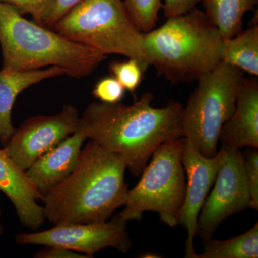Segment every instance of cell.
I'll return each mask as SVG.
<instances>
[{
  "mask_svg": "<svg viewBox=\"0 0 258 258\" xmlns=\"http://www.w3.org/2000/svg\"><path fill=\"white\" fill-rule=\"evenodd\" d=\"M153 101L152 93H146L131 105L94 102L81 117L79 128L87 139L120 154L135 177L161 144L183 137L184 106L170 99L155 108Z\"/></svg>",
  "mask_w": 258,
  "mask_h": 258,
  "instance_id": "cell-1",
  "label": "cell"
},
{
  "mask_svg": "<svg viewBox=\"0 0 258 258\" xmlns=\"http://www.w3.org/2000/svg\"><path fill=\"white\" fill-rule=\"evenodd\" d=\"M126 163L120 154L88 139L74 171L42 199L53 225L110 220L126 203Z\"/></svg>",
  "mask_w": 258,
  "mask_h": 258,
  "instance_id": "cell-2",
  "label": "cell"
},
{
  "mask_svg": "<svg viewBox=\"0 0 258 258\" xmlns=\"http://www.w3.org/2000/svg\"><path fill=\"white\" fill-rule=\"evenodd\" d=\"M149 66L169 82L191 83L221 62L224 39L205 12L195 8L144 33Z\"/></svg>",
  "mask_w": 258,
  "mask_h": 258,
  "instance_id": "cell-3",
  "label": "cell"
},
{
  "mask_svg": "<svg viewBox=\"0 0 258 258\" xmlns=\"http://www.w3.org/2000/svg\"><path fill=\"white\" fill-rule=\"evenodd\" d=\"M0 45L3 69L9 71L57 67L70 77L81 79L106 58L99 51L29 21L15 7L1 0Z\"/></svg>",
  "mask_w": 258,
  "mask_h": 258,
  "instance_id": "cell-4",
  "label": "cell"
},
{
  "mask_svg": "<svg viewBox=\"0 0 258 258\" xmlns=\"http://www.w3.org/2000/svg\"><path fill=\"white\" fill-rule=\"evenodd\" d=\"M52 28L103 55H123L149 68L144 33L134 23L122 0H83Z\"/></svg>",
  "mask_w": 258,
  "mask_h": 258,
  "instance_id": "cell-5",
  "label": "cell"
},
{
  "mask_svg": "<svg viewBox=\"0 0 258 258\" xmlns=\"http://www.w3.org/2000/svg\"><path fill=\"white\" fill-rule=\"evenodd\" d=\"M244 73L220 62L198 80L182 113L183 137L206 157L216 155L220 132L235 110Z\"/></svg>",
  "mask_w": 258,
  "mask_h": 258,
  "instance_id": "cell-6",
  "label": "cell"
},
{
  "mask_svg": "<svg viewBox=\"0 0 258 258\" xmlns=\"http://www.w3.org/2000/svg\"><path fill=\"white\" fill-rule=\"evenodd\" d=\"M182 145L183 137L167 141L154 151L138 184L128 189L124 209L118 213L123 220L140 221L144 212H154L168 227L179 225L186 186Z\"/></svg>",
  "mask_w": 258,
  "mask_h": 258,
  "instance_id": "cell-7",
  "label": "cell"
},
{
  "mask_svg": "<svg viewBox=\"0 0 258 258\" xmlns=\"http://www.w3.org/2000/svg\"><path fill=\"white\" fill-rule=\"evenodd\" d=\"M222 159L213 189L198 219L196 235L203 244L211 240L226 219L249 208V196L240 149L222 144Z\"/></svg>",
  "mask_w": 258,
  "mask_h": 258,
  "instance_id": "cell-8",
  "label": "cell"
},
{
  "mask_svg": "<svg viewBox=\"0 0 258 258\" xmlns=\"http://www.w3.org/2000/svg\"><path fill=\"white\" fill-rule=\"evenodd\" d=\"M127 223L117 214L105 222L54 225L52 228L40 232L19 233L15 241L20 245L60 246L89 258L108 247L126 253L132 246Z\"/></svg>",
  "mask_w": 258,
  "mask_h": 258,
  "instance_id": "cell-9",
  "label": "cell"
},
{
  "mask_svg": "<svg viewBox=\"0 0 258 258\" xmlns=\"http://www.w3.org/2000/svg\"><path fill=\"white\" fill-rule=\"evenodd\" d=\"M77 108L64 105L57 114L32 116L22 123L3 148L23 171L64 139L77 132Z\"/></svg>",
  "mask_w": 258,
  "mask_h": 258,
  "instance_id": "cell-10",
  "label": "cell"
},
{
  "mask_svg": "<svg viewBox=\"0 0 258 258\" xmlns=\"http://www.w3.org/2000/svg\"><path fill=\"white\" fill-rule=\"evenodd\" d=\"M182 163L186 173L184 203L178 217V225L186 232L185 257L197 258L194 247L198 219L210 190L216 179L222 159V151L213 157L203 156L188 139L183 137Z\"/></svg>",
  "mask_w": 258,
  "mask_h": 258,
  "instance_id": "cell-11",
  "label": "cell"
},
{
  "mask_svg": "<svg viewBox=\"0 0 258 258\" xmlns=\"http://www.w3.org/2000/svg\"><path fill=\"white\" fill-rule=\"evenodd\" d=\"M0 191L9 199L21 225L37 231L45 222L43 199L23 171L10 157L4 148L0 149Z\"/></svg>",
  "mask_w": 258,
  "mask_h": 258,
  "instance_id": "cell-12",
  "label": "cell"
},
{
  "mask_svg": "<svg viewBox=\"0 0 258 258\" xmlns=\"http://www.w3.org/2000/svg\"><path fill=\"white\" fill-rule=\"evenodd\" d=\"M87 137L81 128L39 157L25 171L42 198L74 171Z\"/></svg>",
  "mask_w": 258,
  "mask_h": 258,
  "instance_id": "cell-13",
  "label": "cell"
},
{
  "mask_svg": "<svg viewBox=\"0 0 258 258\" xmlns=\"http://www.w3.org/2000/svg\"><path fill=\"white\" fill-rule=\"evenodd\" d=\"M222 144L258 148V82L244 77L235 110L220 132Z\"/></svg>",
  "mask_w": 258,
  "mask_h": 258,
  "instance_id": "cell-14",
  "label": "cell"
},
{
  "mask_svg": "<svg viewBox=\"0 0 258 258\" xmlns=\"http://www.w3.org/2000/svg\"><path fill=\"white\" fill-rule=\"evenodd\" d=\"M63 75V70L57 67L28 71H0V142L3 146L15 131L12 112L19 95L30 86Z\"/></svg>",
  "mask_w": 258,
  "mask_h": 258,
  "instance_id": "cell-15",
  "label": "cell"
},
{
  "mask_svg": "<svg viewBox=\"0 0 258 258\" xmlns=\"http://www.w3.org/2000/svg\"><path fill=\"white\" fill-rule=\"evenodd\" d=\"M253 25L230 39L224 40L221 62L230 64L242 72L258 76L257 15Z\"/></svg>",
  "mask_w": 258,
  "mask_h": 258,
  "instance_id": "cell-16",
  "label": "cell"
},
{
  "mask_svg": "<svg viewBox=\"0 0 258 258\" xmlns=\"http://www.w3.org/2000/svg\"><path fill=\"white\" fill-rule=\"evenodd\" d=\"M202 3L207 17L225 40L242 30L244 15L254 11L258 0H203Z\"/></svg>",
  "mask_w": 258,
  "mask_h": 258,
  "instance_id": "cell-17",
  "label": "cell"
},
{
  "mask_svg": "<svg viewBox=\"0 0 258 258\" xmlns=\"http://www.w3.org/2000/svg\"><path fill=\"white\" fill-rule=\"evenodd\" d=\"M258 222L242 235L226 240L211 239L197 258H257Z\"/></svg>",
  "mask_w": 258,
  "mask_h": 258,
  "instance_id": "cell-18",
  "label": "cell"
},
{
  "mask_svg": "<svg viewBox=\"0 0 258 258\" xmlns=\"http://www.w3.org/2000/svg\"><path fill=\"white\" fill-rule=\"evenodd\" d=\"M123 3L139 31L146 33L155 28L163 0H124Z\"/></svg>",
  "mask_w": 258,
  "mask_h": 258,
  "instance_id": "cell-19",
  "label": "cell"
},
{
  "mask_svg": "<svg viewBox=\"0 0 258 258\" xmlns=\"http://www.w3.org/2000/svg\"><path fill=\"white\" fill-rule=\"evenodd\" d=\"M109 69L112 76L123 86L125 91L132 93L140 86L144 72L147 70L138 60L132 58L111 62Z\"/></svg>",
  "mask_w": 258,
  "mask_h": 258,
  "instance_id": "cell-20",
  "label": "cell"
},
{
  "mask_svg": "<svg viewBox=\"0 0 258 258\" xmlns=\"http://www.w3.org/2000/svg\"><path fill=\"white\" fill-rule=\"evenodd\" d=\"M243 156L244 176L249 196V208L258 210V150L247 147Z\"/></svg>",
  "mask_w": 258,
  "mask_h": 258,
  "instance_id": "cell-21",
  "label": "cell"
},
{
  "mask_svg": "<svg viewBox=\"0 0 258 258\" xmlns=\"http://www.w3.org/2000/svg\"><path fill=\"white\" fill-rule=\"evenodd\" d=\"M15 7L21 14L31 15L34 22L42 26L55 0H1Z\"/></svg>",
  "mask_w": 258,
  "mask_h": 258,
  "instance_id": "cell-22",
  "label": "cell"
},
{
  "mask_svg": "<svg viewBox=\"0 0 258 258\" xmlns=\"http://www.w3.org/2000/svg\"><path fill=\"white\" fill-rule=\"evenodd\" d=\"M125 88L113 76L105 77L96 83L93 90V96L100 102L115 103L124 97Z\"/></svg>",
  "mask_w": 258,
  "mask_h": 258,
  "instance_id": "cell-23",
  "label": "cell"
},
{
  "mask_svg": "<svg viewBox=\"0 0 258 258\" xmlns=\"http://www.w3.org/2000/svg\"><path fill=\"white\" fill-rule=\"evenodd\" d=\"M203 0H164L162 10L166 18L187 13Z\"/></svg>",
  "mask_w": 258,
  "mask_h": 258,
  "instance_id": "cell-24",
  "label": "cell"
},
{
  "mask_svg": "<svg viewBox=\"0 0 258 258\" xmlns=\"http://www.w3.org/2000/svg\"><path fill=\"white\" fill-rule=\"evenodd\" d=\"M83 0H55L43 26L52 28L68 12Z\"/></svg>",
  "mask_w": 258,
  "mask_h": 258,
  "instance_id": "cell-25",
  "label": "cell"
},
{
  "mask_svg": "<svg viewBox=\"0 0 258 258\" xmlns=\"http://www.w3.org/2000/svg\"><path fill=\"white\" fill-rule=\"evenodd\" d=\"M35 258H89L86 254L80 253L60 246H45V248L34 254Z\"/></svg>",
  "mask_w": 258,
  "mask_h": 258,
  "instance_id": "cell-26",
  "label": "cell"
},
{
  "mask_svg": "<svg viewBox=\"0 0 258 258\" xmlns=\"http://www.w3.org/2000/svg\"><path fill=\"white\" fill-rule=\"evenodd\" d=\"M2 215H3V211H2L1 205H0V237L4 233V226L2 223Z\"/></svg>",
  "mask_w": 258,
  "mask_h": 258,
  "instance_id": "cell-27",
  "label": "cell"
}]
</instances>
